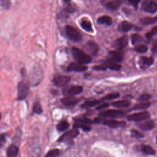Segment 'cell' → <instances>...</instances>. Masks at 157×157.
<instances>
[{
  "label": "cell",
  "instance_id": "9a60e30c",
  "mask_svg": "<svg viewBox=\"0 0 157 157\" xmlns=\"http://www.w3.org/2000/svg\"><path fill=\"white\" fill-rule=\"evenodd\" d=\"M109 59L115 61L116 63L120 62L123 59V54L121 51L113 50L109 53Z\"/></svg>",
  "mask_w": 157,
  "mask_h": 157
},
{
  "label": "cell",
  "instance_id": "603a6c76",
  "mask_svg": "<svg viewBox=\"0 0 157 157\" xmlns=\"http://www.w3.org/2000/svg\"><path fill=\"white\" fill-rule=\"evenodd\" d=\"M122 3V0H111L107 2L105 4L106 7L111 10H114L118 9Z\"/></svg>",
  "mask_w": 157,
  "mask_h": 157
},
{
  "label": "cell",
  "instance_id": "44dd1931",
  "mask_svg": "<svg viewBox=\"0 0 157 157\" xmlns=\"http://www.w3.org/2000/svg\"><path fill=\"white\" fill-rule=\"evenodd\" d=\"M107 68L110 69L113 71H118L121 69V65L118 64V63H116L115 61H111L109 59H107L105 63H104Z\"/></svg>",
  "mask_w": 157,
  "mask_h": 157
},
{
  "label": "cell",
  "instance_id": "681fc988",
  "mask_svg": "<svg viewBox=\"0 0 157 157\" xmlns=\"http://www.w3.org/2000/svg\"><path fill=\"white\" fill-rule=\"evenodd\" d=\"M1 114L0 113V120H1Z\"/></svg>",
  "mask_w": 157,
  "mask_h": 157
},
{
  "label": "cell",
  "instance_id": "d6a6232c",
  "mask_svg": "<svg viewBox=\"0 0 157 157\" xmlns=\"http://www.w3.org/2000/svg\"><path fill=\"white\" fill-rule=\"evenodd\" d=\"M131 39V42L133 45L138 44L143 40L142 37L139 34H136V33L132 34Z\"/></svg>",
  "mask_w": 157,
  "mask_h": 157
},
{
  "label": "cell",
  "instance_id": "f35d334b",
  "mask_svg": "<svg viewBox=\"0 0 157 157\" xmlns=\"http://www.w3.org/2000/svg\"><path fill=\"white\" fill-rule=\"evenodd\" d=\"M120 96V94L118 93H112L107 94L104 98H102V100H112L116 99L118 98Z\"/></svg>",
  "mask_w": 157,
  "mask_h": 157
},
{
  "label": "cell",
  "instance_id": "b9f144b4",
  "mask_svg": "<svg viewBox=\"0 0 157 157\" xmlns=\"http://www.w3.org/2000/svg\"><path fill=\"white\" fill-rule=\"evenodd\" d=\"M93 69L96 71H105L107 68L105 66L104 64H100V65H96L93 67Z\"/></svg>",
  "mask_w": 157,
  "mask_h": 157
},
{
  "label": "cell",
  "instance_id": "f1b7e54d",
  "mask_svg": "<svg viewBox=\"0 0 157 157\" xmlns=\"http://www.w3.org/2000/svg\"><path fill=\"white\" fill-rule=\"evenodd\" d=\"M140 21L142 24L145 25H151V24L157 23V16H155L153 17H145V18H141L140 20Z\"/></svg>",
  "mask_w": 157,
  "mask_h": 157
},
{
  "label": "cell",
  "instance_id": "83f0119b",
  "mask_svg": "<svg viewBox=\"0 0 157 157\" xmlns=\"http://www.w3.org/2000/svg\"><path fill=\"white\" fill-rule=\"evenodd\" d=\"M103 100H91V101H85L83 104H82L81 105V107L83 108V109H86V108H90V107H92L93 106H95L96 105L99 104V103H101Z\"/></svg>",
  "mask_w": 157,
  "mask_h": 157
},
{
  "label": "cell",
  "instance_id": "74e56055",
  "mask_svg": "<svg viewBox=\"0 0 157 157\" xmlns=\"http://www.w3.org/2000/svg\"><path fill=\"white\" fill-rule=\"evenodd\" d=\"M11 1L12 0H0V6L3 9L7 10L11 6Z\"/></svg>",
  "mask_w": 157,
  "mask_h": 157
},
{
  "label": "cell",
  "instance_id": "ac0fdd59",
  "mask_svg": "<svg viewBox=\"0 0 157 157\" xmlns=\"http://www.w3.org/2000/svg\"><path fill=\"white\" fill-rule=\"evenodd\" d=\"M139 63L141 67L145 68L153 64V59L151 57H147L145 56H140L139 59Z\"/></svg>",
  "mask_w": 157,
  "mask_h": 157
},
{
  "label": "cell",
  "instance_id": "f546056e",
  "mask_svg": "<svg viewBox=\"0 0 157 157\" xmlns=\"http://www.w3.org/2000/svg\"><path fill=\"white\" fill-rule=\"evenodd\" d=\"M69 127V123L65 120H62L58 123L56 126V129L59 132H63L68 129Z\"/></svg>",
  "mask_w": 157,
  "mask_h": 157
},
{
  "label": "cell",
  "instance_id": "3957f363",
  "mask_svg": "<svg viewBox=\"0 0 157 157\" xmlns=\"http://www.w3.org/2000/svg\"><path fill=\"white\" fill-rule=\"evenodd\" d=\"M30 84L28 81H25L24 80H21L17 85V90H18V95H17V100L22 101L26 99L29 90Z\"/></svg>",
  "mask_w": 157,
  "mask_h": 157
},
{
  "label": "cell",
  "instance_id": "5bb4252c",
  "mask_svg": "<svg viewBox=\"0 0 157 157\" xmlns=\"http://www.w3.org/2000/svg\"><path fill=\"white\" fill-rule=\"evenodd\" d=\"M61 102L65 106L70 107V106H74L77 104H78L80 102V99L74 96H68L62 98L61 99Z\"/></svg>",
  "mask_w": 157,
  "mask_h": 157
},
{
  "label": "cell",
  "instance_id": "f6af8a7d",
  "mask_svg": "<svg viewBox=\"0 0 157 157\" xmlns=\"http://www.w3.org/2000/svg\"><path fill=\"white\" fill-rule=\"evenodd\" d=\"M109 104L108 103H106V102H105V103H102V104H100L99 105H98L97 107H96V110H102V109H105V108H107V107H109Z\"/></svg>",
  "mask_w": 157,
  "mask_h": 157
},
{
  "label": "cell",
  "instance_id": "8d00e7d4",
  "mask_svg": "<svg viewBox=\"0 0 157 157\" xmlns=\"http://www.w3.org/2000/svg\"><path fill=\"white\" fill-rule=\"evenodd\" d=\"M156 34H157V25L154 26L153 28H151V29L150 31L147 33V34H145V37L147 39L150 40L153 36Z\"/></svg>",
  "mask_w": 157,
  "mask_h": 157
},
{
  "label": "cell",
  "instance_id": "277c9868",
  "mask_svg": "<svg viewBox=\"0 0 157 157\" xmlns=\"http://www.w3.org/2000/svg\"><path fill=\"white\" fill-rule=\"evenodd\" d=\"M65 32L69 39L73 42H78L82 39V35L79 31L71 25H66Z\"/></svg>",
  "mask_w": 157,
  "mask_h": 157
},
{
  "label": "cell",
  "instance_id": "d6986e66",
  "mask_svg": "<svg viewBox=\"0 0 157 157\" xmlns=\"http://www.w3.org/2000/svg\"><path fill=\"white\" fill-rule=\"evenodd\" d=\"M18 153V147L15 144L10 145L7 150V157H17Z\"/></svg>",
  "mask_w": 157,
  "mask_h": 157
},
{
  "label": "cell",
  "instance_id": "7a4b0ae2",
  "mask_svg": "<svg viewBox=\"0 0 157 157\" xmlns=\"http://www.w3.org/2000/svg\"><path fill=\"white\" fill-rule=\"evenodd\" d=\"M42 69L41 66L38 64L34 65L31 69L30 75V80L31 84L33 86H36L40 83L42 78Z\"/></svg>",
  "mask_w": 157,
  "mask_h": 157
},
{
  "label": "cell",
  "instance_id": "cb8c5ba5",
  "mask_svg": "<svg viewBox=\"0 0 157 157\" xmlns=\"http://www.w3.org/2000/svg\"><path fill=\"white\" fill-rule=\"evenodd\" d=\"M131 104V102L128 100H120L112 102V105L117 108H126Z\"/></svg>",
  "mask_w": 157,
  "mask_h": 157
},
{
  "label": "cell",
  "instance_id": "ffe728a7",
  "mask_svg": "<svg viewBox=\"0 0 157 157\" xmlns=\"http://www.w3.org/2000/svg\"><path fill=\"white\" fill-rule=\"evenodd\" d=\"M75 11V9L72 7L71 6H69L67 7H66L65 8H64L63 9H62L61 10V12H59V15H58V18H66V17H68L69 14L71 13H73Z\"/></svg>",
  "mask_w": 157,
  "mask_h": 157
},
{
  "label": "cell",
  "instance_id": "7dc6e473",
  "mask_svg": "<svg viewBox=\"0 0 157 157\" xmlns=\"http://www.w3.org/2000/svg\"><path fill=\"white\" fill-rule=\"evenodd\" d=\"M151 52L155 54L157 53V41L153 44L151 48Z\"/></svg>",
  "mask_w": 157,
  "mask_h": 157
},
{
  "label": "cell",
  "instance_id": "52a82bcc",
  "mask_svg": "<svg viewBox=\"0 0 157 157\" xmlns=\"http://www.w3.org/2000/svg\"><path fill=\"white\" fill-rule=\"evenodd\" d=\"M79 134V131L77 129L74 128L73 129L69 130L64 132L61 135L58 139V142H64L72 140L73 139L75 138Z\"/></svg>",
  "mask_w": 157,
  "mask_h": 157
},
{
  "label": "cell",
  "instance_id": "60d3db41",
  "mask_svg": "<svg viewBox=\"0 0 157 157\" xmlns=\"http://www.w3.org/2000/svg\"><path fill=\"white\" fill-rule=\"evenodd\" d=\"M150 98H151V96L149 94L144 93L141 94L138 98V101L140 102H147V101H148Z\"/></svg>",
  "mask_w": 157,
  "mask_h": 157
},
{
  "label": "cell",
  "instance_id": "d590c367",
  "mask_svg": "<svg viewBox=\"0 0 157 157\" xmlns=\"http://www.w3.org/2000/svg\"><path fill=\"white\" fill-rule=\"evenodd\" d=\"M148 50V47L143 44H139L137 45H136L134 47V50L137 52V53H145Z\"/></svg>",
  "mask_w": 157,
  "mask_h": 157
},
{
  "label": "cell",
  "instance_id": "7c38bea8",
  "mask_svg": "<svg viewBox=\"0 0 157 157\" xmlns=\"http://www.w3.org/2000/svg\"><path fill=\"white\" fill-rule=\"evenodd\" d=\"M88 67L85 64H80L77 62H73L70 63L66 68L67 72H83L86 71Z\"/></svg>",
  "mask_w": 157,
  "mask_h": 157
},
{
  "label": "cell",
  "instance_id": "ab89813d",
  "mask_svg": "<svg viewBox=\"0 0 157 157\" xmlns=\"http://www.w3.org/2000/svg\"><path fill=\"white\" fill-rule=\"evenodd\" d=\"M131 134L132 137L135 138H142L144 136V135L142 132L136 129H132L131 131Z\"/></svg>",
  "mask_w": 157,
  "mask_h": 157
},
{
  "label": "cell",
  "instance_id": "d4e9b609",
  "mask_svg": "<svg viewBox=\"0 0 157 157\" xmlns=\"http://www.w3.org/2000/svg\"><path fill=\"white\" fill-rule=\"evenodd\" d=\"M97 23L101 25H110L112 23V19L109 15H102L97 19Z\"/></svg>",
  "mask_w": 157,
  "mask_h": 157
},
{
  "label": "cell",
  "instance_id": "ba28073f",
  "mask_svg": "<svg viewBox=\"0 0 157 157\" xmlns=\"http://www.w3.org/2000/svg\"><path fill=\"white\" fill-rule=\"evenodd\" d=\"M83 88L81 85H72L63 89V94L68 96H74L82 93Z\"/></svg>",
  "mask_w": 157,
  "mask_h": 157
},
{
  "label": "cell",
  "instance_id": "ee69618b",
  "mask_svg": "<svg viewBox=\"0 0 157 157\" xmlns=\"http://www.w3.org/2000/svg\"><path fill=\"white\" fill-rule=\"evenodd\" d=\"M79 128H81L83 131H85V132L90 131L91 129V126H90L88 124H82Z\"/></svg>",
  "mask_w": 157,
  "mask_h": 157
},
{
  "label": "cell",
  "instance_id": "1f68e13d",
  "mask_svg": "<svg viewBox=\"0 0 157 157\" xmlns=\"http://www.w3.org/2000/svg\"><path fill=\"white\" fill-rule=\"evenodd\" d=\"M142 151L144 154L148 155H154L156 153V151L153 149V148L150 145H144L142 147Z\"/></svg>",
  "mask_w": 157,
  "mask_h": 157
},
{
  "label": "cell",
  "instance_id": "e575fe53",
  "mask_svg": "<svg viewBox=\"0 0 157 157\" xmlns=\"http://www.w3.org/2000/svg\"><path fill=\"white\" fill-rule=\"evenodd\" d=\"M59 153L60 151L59 149L54 148L49 150L44 157H58L59 155Z\"/></svg>",
  "mask_w": 157,
  "mask_h": 157
},
{
  "label": "cell",
  "instance_id": "bcb514c9",
  "mask_svg": "<svg viewBox=\"0 0 157 157\" xmlns=\"http://www.w3.org/2000/svg\"><path fill=\"white\" fill-rule=\"evenodd\" d=\"M141 0H128V1L135 7V8H137V6H138V4L139 3V2Z\"/></svg>",
  "mask_w": 157,
  "mask_h": 157
},
{
  "label": "cell",
  "instance_id": "f907efd6",
  "mask_svg": "<svg viewBox=\"0 0 157 157\" xmlns=\"http://www.w3.org/2000/svg\"><path fill=\"white\" fill-rule=\"evenodd\" d=\"M156 140H157V138H156Z\"/></svg>",
  "mask_w": 157,
  "mask_h": 157
},
{
  "label": "cell",
  "instance_id": "4dcf8cb0",
  "mask_svg": "<svg viewBox=\"0 0 157 157\" xmlns=\"http://www.w3.org/2000/svg\"><path fill=\"white\" fill-rule=\"evenodd\" d=\"M151 105V103L149 102H141L139 104H136L131 110H142L148 108Z\"/></svg>",
  "mask_w": 157,
  "mask_h": 157
},
{
  "label": "cell",
  "instance_id": "9c48e42d",
  "mask_svg": "<svg viewBox=\"0 0 157 157\" xmlns=\"http://www.w3.org/2000/svg\"><path fill=\"white\" fill-rule=\"evenodd\" d=\"M142 9L146 12L155 13L157 12V3L153 0H145L142 4Z\"/></svg>",
  "mask_w": 157,
  "mask_h": 157
},
{
  "label": "cell",
  "instance_id": "8992f818",
  "mask_svg": "<svg viewBox=\"0 0 157 157\" xmlns=\"http://www.w3.org/2000/svg\"><path fill=\"white\" fill-rule=\"evenodd\" d=\"M71 79V78L69 76L57 74L53 77L52 82L55 86L58 87H62L66 86L70 82Z\"/></svg>",
  "mask_w": 157,
  "mask_h": 157
},
{
  "label": "cell",
  "instance_id": "30bf717a",
  "mask_svg": "<svg viewBox=\"0 0 157 157\" xmlns=\"http://www.w3.org/2000/svg\"><path fill=\"white\" fill-rule=\"evenodd\" d=\"M100 115L104 117L108 118H118L123 117L124 115V112L120 110L110 109L101 112L100 113Z\"/></svg>",
  "mask_w": 157,
  "mask_h": 157
},
{
  "label": "cell",
  "instance_id": "484cf974",
  "mask_svg": "<svg viewBox=\"0 0 157 157\" xmlns=\"http://www.w3.org/2000/svg\"><path fill=\"white\" fill-rule=\"evenodd\" d=\"M133 27V25L128 21H123L119 25V30L123 32H128Z\"/></svg>",
  "mask_w": 157,
  "mask_h": 157
},
{
  "label": "cell",
  "instance_id": "7bdbcfd3",
  "mask_svg": "<svg viewBox=\"0 0 157 157\" xmlns=\"http://www.w3.org/2000/svg\"><path fill=\"white\" fill-rule=\"evenodd\" d=\"M6 134H0V148L2 146V144L6 142Z\"/></svg>",
  "mask_w": 157,
  "mask_h": 157
},
{
  "label": "cell",
  "instance_id": "2e32d148",
  "mask_svg": "<svg viewBox=\"0 0 157 157\" xmlns=\"http://www.w3.org/2000/svg\"><path fill=\"white\" fill-rule=\"evenodd\" d=\"M137 127L142 131H148L152 129L155 126V123L153 120H148L145 121H140L137 124Z\"/></svg>",
  "mask_w": 157,
  "mask_h": 157
},
{
  "label": "cell",
  "instance_id": "e0dca14e",
  "mask_svg": "<svg viewBox=\"0 0 157 157\" xmlns=\"http://www.w3.org/2000/svg\"><path fill=\"white\" fill-rule=\"evenodd\" d=\"M86 49L93 55H96L99 51V46L94 41L90 40L86 44Z\"/></svg>",
  "mask_w": 157,
  "mask_h": 157
},
{
  "label": "cell",
  "instance_id": "6da1fadb",
  "mask_svg": "<svg viewBox=\"0 0 157 157\" xmlns=\"http://www.w3.org/2000/svg\"><path fill=\"white\" fill-rule=\"evenodd\" d=\"M72 53L74 59L82 64H88L91 61V57L83 50L77 47L72 48Z\"/></svg>",
  "mask_w": 157,
  "mask_h": 157
},
{
  "label": "cell",
  "instance_id": "5b68a950",
  "mask_svg": "<svg viewBox=\"0 0 157 157\" xmlns=\"http://www.w3.org/2000/svg\"><path fill=\"white\" fill-rule=\"evenodd\" d=\"M150 117V114L147 111H142L139 112H136L134 113L129 115L127 116V119L129 121H132L135 122H140L147 120Z\"/></svg>",
  "mask_w": 157,
  "mask_h": 157
},
{
  "label": "cell",
  "instance_id": "4fadbf2b",
  "mask_svg": "<svg viewBox=\"0 0 157 157\" xmlns=\"http://www.w3.org/2000/svg\"><path fill=\"white\" fill-rule=\"evenodd\" d=\"M102 123L111 128H117L118 127H124L126 125V123L123 121H118L113 119L105 120L102 121Z\"/></svg>",
  "mask_w": 157,
  "mask_h": 157
},
{
  "label": "cell",
  "instance_id": "836d02e7",
  "mask_svg": "<svg viewBox=\"0 0 157 157\" xmlns=\"http://www.w3.org/2000/svg\"><path fill=\"white\" fill-rule=\"evenodd\" d=\"M33 112L36 114H41L42 113V106L39 102L36 101L34 103L33 106Z\"/></svg>",
  "mask_w": 157,
  "mask_h": 157
},
{
  "label": "cell",
  "instance_id": "c3c4849f",
  "mask_svg": "<svg viewBox=\"0 0 157 157\" xmlns=\"http://www.w3.org/2000/svg\"><path fill=\"white\" fill-rule=\"evenodd\" d=\"M71 0H63V1H64L65 2H69Z\"/></svg>",
  "mask_w": 157,
  "mask_h": 157
},
{
  "label": "cell",
  "instance_id": "7402d4cb",
  "mask_svg": "<svg viewBox=\"0 0 157 157\" xmlns=\"http://www.w3.org/2000/svg\"><path fill=\"white\" fill-rule=\"evenodd\" d=\"M94 123V121H92L91 120H90L89 118H83V119L78 118V119H77L75 121V122L74 123V125H73V127L75 129H77L82 124H91V123Z\"/></svg>",
  "mask_w": 157,
  "mask_h": 157
},
{
  "label": "cell",
  "instance_id": "4316f807",
  "mask_svg": "<svg viewBox=\"0 0 157 157\" xmlns=\"http://www.w3.org/2000/svg\"><path fill=\"white\" fill-rule=\"evenodd\" d=\"M81 27L87 32H92L93 31V27L92 24L87 19H83L80 22Z\"/></svg>",
  "mask_w": 157,
  "mask_h": 157
},
{
  "label": "cell",
  "instance_id": "8fae6325",
  "mask_svg": "<svg viewBox=\"0 0 157 157\" xmlns=\"http://www.w3.org/2000/svg\"><path fill=\"white\" fill-rule=\"evenodd\" d=\"M128 44V37L127 36L124 35L117 39L115 41L113 46L117 49V50L121 51L122 50H123L126 47Z\"/></svg>",
  "mask_w": 157,
  "mask_h": 157
}]
</instances>
